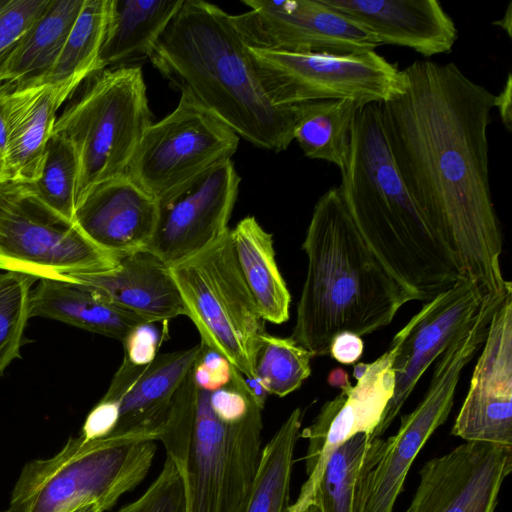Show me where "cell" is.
I'll return each mask as SVG.
<instances>
[{
  "instance_id": "6da1fadb",
  "label": "cell",
  "mask_w": 512,
  "mask_h": 512,
  "mask_svg": "<svg viewBox=\"0 0 512 512\" xmlns=\"http://www.w3.org/2000/svg\"><path fill=\"white\" fill-rule=\"evenodd\" d=\"M404 93L380 103L385 139L409 195L482 293L499 294L503 237L489 180L495 95L452 63L416 60Z\"/></svg>"
},
{
  "instance_id": "7a4b0ae2",
  "label": "cell",
  "mask_w": 512,
  "mask_h": 512,
  "mask_svg": "<svg viewBox=\"0 0 512 512\" xmlns=\"http://www.w3.org/2000/svg\"><path fill=\"white\" fill-rule=\"evenodd\" d=\"M150 59L180 93L256 147L281 152L293 139L296 105L266 93L231 15L202 0H183Z\"/></svg>"
},
{
  "instance_id": "3957f363",
  "label": "cell",
  "mask_w": 512,
  "mask_h": 512,
  "mask_svg": "<svg viewBox=\"0 0 512 512\" xmlns=\"http://www.w3.org/2000/svg\"><path fill=\"white\" fill-rule=\"evenodd\" d=\"M302 249L306 279L291 338L313 356L329 354L342 332L364 336L387 326L417 295L369 247L338 186L316 202Z\"/></svg>"
},
{
  "instance_id": "277c9868",
  "label": "cell",
  "mask_w": 512,
  "mask_h": 512,
  "mask_svg": "<svg viewBox=\"0 0 512 512\" xmlns=\"http://www.w3.org/2000/svg\"><path fill=\"white\" fill-rule=\"evenodd\" d=\"M379 104L356 111L338 189L369 247L418 300L428 302L464 276L397 172Z\"/></svg>"
},
{
  "instance_id": "5b68a950",
  "label": "cell",
  "mask_w": 512,
  "mask_h": 512,
  "mask_svg": "<svg viewBox=\"0 0 512 512\" xmlns=\"http://www.w3.org/2000/svg\"><path fill=\"white\" fill-rule=\"evenodd\" d=\"M64 104L51 133L74 151L76 206L97 184L125 173L153 121L139 66L90 75Z\"/></svg>"
},
{
  "instance_id": "8992f818",
  "label": "cell",
  "mask_w": 512,
  "mask_h": 512,
  "mask_svg": "<svg viewBox=\"0 0 512 512\" xmlns=\"http://www.w3.org/2000/svg\"><path fill=\"white\" fill-rule=\"evenodd\" d=\"M156 451L155 441L70 438L54 456L25 464L8 509L70 512L98 503L103 511L109 510L144 480Z\"/></svg>"
},
{
  "instance_id": "52a82bcc",
  "label": "cell",
  "mask_w": 512,
  "mask_h": 512,
  "mask_svg": "<svg viewBox=\"0 0 512 512\" xmlns=\"http://www.w3.org/2000/svg\"><path fill=\"white\" fill-rule=\"evenodd\" d=\"M169 269L201 342L256 380L255 357L265 320L239 272L230 230Z\"/></svg>"
},
{
  "instance_id": "ba28073f",
  "label": "cell",
  "mask_w": 512,
  "mask_h": 512,
  "mask_svg": "<svg viewBox=\"0 0 512 512\" xmlns=\"http://www.w3.org/2000/svg\"><path fill=\"white\" fill-rule=\"evenodd\" d=\"M491 312L481 309L435 360L429 387L415 409L401 417L397 432L371 439L360 482V512H393L418 453L448 418L464 367L481 349Z\"/></svg>"
},
{
  "instance_id": "9c48e42d",
  "label": "cell",
  "mask_w": 512,
  "mask_h": 512,
  "mask_svg": "<svg viewBox=\"0 0 512 512\" xmlns=\"http://www.w3.org/2000/svg\"><path fill=\"white\" fill-rule=\"evenodd\" d=\"M197 388L187 447L173 461L184 482L186 512H243L262 454V409L254 403L235 424L219 420Z\"/></svg>"
},
{
  "instance_id": "30bf717a",
  "label": "cell",
  "mask_w": 512,
  "mask_h": 512,
  "mask_svg": "<svg viewBox=\"0 0 512 512\" xmlns=\"http://www.w3.org/2000/svg\"><path fill=\"white\" fill-rule=\"evenodd\" d=\"M120 259L43 204L28 183L0 181V270L65 281L111 270Z\"/></svg>"
},
{
  "instance_id": "8fae6325",
  "label": "cell",
  "mask_w": 512,
  "mask_h": 512,
  "mask_svg": "<svg viewBox=\"0 0 512 512\" xmlns=\"http://www.w3.org/2000/svg\"><path fill=\"white\" fill-rule=\"evenodd\" d=\"M258 77L273 103L289 106L316 100L384 103L404 93L402 70L368 51L333 55L248 46Z\"/></svg>"
},
{
  "instance_id": "7c38bea8",
  "label": "cell",
  "mask_w": 512,
  "mask_h": 512,
  "mask_svg": "<svg viewBox=\"0 0 512 512\" xmlns=\"http://www.w3.org/2000/svg\"><path fill=\"white\" fill-rule=\"evenodd\" d=\"M239 136L185 93L145 131L125 173L157 201L231 159Z\"/></svg>"
},
{
  "instance_id": "4fadbf2b",
  "label": "cell",
  "mask_w": 512,
  "mask_h": 512,
  "mask_svg": "<svg viewBox=\"0 0 512 512\" xmlns=\"http://www.w3.org/2000/svg\"><path fill=\"white\" fill-rule=\"evenodd\" d=\"M250 10L231 15L248 46L333 55L374 51L377 38L321 0H244Z\"/></svg>"
},
{
  "instance_id": "5bb4252c",
  "label": "cell",
  "mask_w": 512,
  "mask_h": 512,
  "mask_svg": "<svg viewBox=\"0 0 512 512\" xmlns=\"http://www.w3.org/2000/svg\"><path fill=\"white\" fill-rule=\"evenodd\" d=\"M396 344L370 363H357L353 369L356 384L340 390L326 402L313 423L300 432L308 440L305 456L307 481L296 502L287 512H303L309 505L331 455L357 434L371 436L394 393L393 361Z\"/></svg>"
},
{
  "instance_id": "9a60e30c",
  "label": "cell",
  "mask_w": 512,
  "mask_h": 512,
  "mask_svg": "<svg viewBox=\"0 0 512 512\" xmlns=\"http://www.w3.org/2000/svg\"><path fill=\"white\" fill-rule=\"evenodd\" d=\"M239 184L228 159L159 200L157 225L145 249L171 266L217 241L230 230Z\"/></svg>"
},
{
  "instance_id": "2e32d148",
  "label": "cell",
  "mask_w": 512,
  "mask_h": 512,
  "mask_svg": "<svg viewBox=\"0 0 512 512\" xmlns=\"http://www.w3.org/2000/svg\"><path fill=\"white\" fill-rule=\"evenodd\" d=\"M483 297L474 279L462 277L455 285L426 302L394 336V393L371 439L381 437L391 426L427 368L474 320Z\"/></svg>"
},
{
  "instance_id": "e0dca14e",
  "label": "cell",
  "mask_w": 512,
  "mask_h": 512,
  "mask_svg": "<svg viewBox=\"0 0 512 512\" xmlns=\"http://www.w3.org/2000/svg\"><path fill=\"white\" fill-rule=\"evenodd\" d=\"M512 470V446L465 442L421 468L406 512H494Z\"/></svg>"
},
{
  "instance_id": "ac0fdd59",
  "label": "cell",
  "mask_w": 512,
  "mask_h": 512,
  "mask_svg": "<svg viewBox=\"0 0 512 512\" xmlns=\"http://www.w3.org/2000/svg\"><path fill=\"white\" fill-rule=\"evenodd\" d=\"M451 433L466 442L512 446V291L492 315Z\"/></svg>"
},
{
  "instance_id": "d6986e66",
  "label": "cell",
  "mask_w": 512,
  "mask_h": 512,
  "mask_svg": "<svg viewBox=\"0 0 512 512\" xmlns=\"http://www.w3.org/2000/svg\"><path fill=\"white\" fill-rule=\"evenodd\" d=\"M158 216V201L123 173L83 197L75 206L74 224L97 247L123 257L148 246Z\"/></svg>"
},
{
  "instance_id": "ffe728a7",
  "label": "cell",
  "mask_w": 512,
  "mask_h": 512,
  "mask_svg": "<svg viewBox=\"0 0 512 512\" xmlns=\"http://www.w3.org/2000/svg\"><path fill=\"white\" fill-rule=\"evenodd\" d=\"M373 34L380 44L424 57L447 53L458 39L453 19L437 0H321Z\"/></svg>"
},
{
  "instance_id": "44dd1931",
  "label": "cell",
  "mask_w": 512,
  "mask_h": 512,
  "mask_svg": "<svg viewBox=\"0 0 512 512\" xmlns=\"http://www.w3.org/2000/svg\"><path fill=\"white\" fill-rule=\"evenodd\" d=\"M82 82L80 79L42 82L8 93L1 181L31 183L39 177L58 110Z\"/></svg>"
},
{
  "instance_id": "7402d4cb",
  "label": "cell",
  "mask_w": 512,
  "mask_h": 512,
  "mask_svg": "<svg viewBox=\"0 0 512 512\" xmlns=\"http://www.w3.org/2000/svg\"><path fill=\"white\" fill-rule=\"evenodd\" d=\"M65 281L89 288L148 323L186 316L169 266L146 249L121 257L111 270L71 274Z\"/></svg>"
},
{
  "instance_id": "603a6c76",
  "label": "cell",
  "mask_w": 512,
  "mask_h": 512,
  "mask_svg": "<svg viewBox=\"0 0 512 512\" xmlns=\"http://www.w3.org/2000/svg\"><path fill=\"white\" fill-rule=\"evenodd\" d=\"M200 343L187 349L158 354L141 366L120 398L119 420L108 436L118 442L156 441L168 416L172 399L193 366Z\"/></svg>"
},
{
  "instance_id": "cb8c5ba5",
  "label": "cell",
  "mask_w": 512,
  "mask_h": 512,
  "mask_svg": "<svg viewBox=\"0 0 512 512\" xmlns=\"http://www.w3.org/2000/svg\"><path fill=\"white\" fill-rule=\"evenodd\" d=\"M28 309L29 318L55 319L121 343L136 326L148 323L83 285L54 279H40L30 291Z\"/></svg>"
},
{
  "instance_id": "d4e9b609",
  "label": "cell",
  "mask_w": 512,
  "mask_h": 512,
  "mask_svg": "<svg viewBox=\"0 0 512 512\" xmlns=\"http://www.w3.org/2000/svg\"><path fill=\"white\" fill-rule=\"evenodd\" d=\"M183 0H109L99 72L150 58Z\"/></svg>"
},
{
  "instance_id": "484cf974",
  "label": "cell",
  "mask_w": 512,
  "mask_h": 512,
  "mask_svg": "<svg viewBox=\"0 0 512 512\" xmlns=\"http://www.w3.org/2000/svg\"><path fill=\"white\" fill-rule=\"evenodd\" d=\"M230 239L239 272L263 319L286 322L291 295L276 262L272 234L247 216L230 229Z\"/></svg>"
},
{
  "instance_id": "4316f807",
  "label": "cell",
  "mask_w": 512,
  "mask_h": 512,
  "mask_svg": "<svg viewBox=\"0 0 512 512\" xmlns=\"http://www.w3.org/2000/svg\"><path fill=\"white\" fill-rule=\"evenodd\" d=\"M84 0H50L22 38L1 82L12 89L46 82L82 8Z\"/></svg>"
},
{
  "instance_id": "83f0119b",
  "label": "cell",
  "mask_w": 512,
  "mask_h": 512,
  "mask_svg": "<svg viewBox=\"0 0 512 512\" xmlns=\"http://www.w3.org/2000/svg\"><path fill=\"white\" fill-rule=\"evenodd\" d=\"M293 130L304 155L341 169L346 162L350 133L357 109L352 100H316L297 104Z\"/></svg>"
},
{
  "instance_id": "f1b7e54d",
  "label": "cell",
  "mask_w": 512,
  "mask_h": 512,
  "mask_svg": "<svg viewBox=\"0 0 512 512\" xmlns=\"http://www.w3.org/2000/svg\"><path fill=\"white\" fill-rule=\"evenodd\" d=\"M302 410L294 409L262 449L254 484L243 512H287L294 450Z\"/></svg>"
},
{
  "instance_id": "f546056e",
  "label": "cell",
  "mask_w": 512,
  "mask_h": 512,
  "mask_svg": "<svg viewBox=\"0 0 512 512\" xmlns=\"http://www.w3.org/2000/svg\"><path fill=\"white\" fill-rule=\"evenodd\" d=\"M370 443V435L360 433L331 455L311 499L320 512H360V482Z\"/></svg>"
},
{
  "instance_id": "4dcf8cb0",
  "label": "cell",
  "mask_w": 512,
  "mask_h": 512,
  "mask_svg": "<svg viewBox=\"0 0 512 512\" xmlns=\"http://www.w3.org/2000/svg\"><path fill=\"white\" fill-rule=\"evenodd\" d=\"M109 0H84L61 54L46 82L84 81L99 72L98 56L103 41Z\"/></svg>"
},
{
  "instance_id": "1f68e13d",
  "label": "cell",
  "mask_w": 512,
  "mask_h": 512,
  "mask_svg": "<svg viewBox=\"0 0 512 512\" xmlns=\"http://www.w3.org/2000/svg\"><path fill=\"white\" fill-rule=\"evenodd\" d=\"M313 355L291 337L261 336L254 371L268 394L284 397L297 390L311 374Z\"/></svg>"
},
{
  "instance_id": "d6a6232c",
  "label": "cell",
  "mask_w": 512,
  "mask_h": 512,
  "mask_svg": "<svg viewBox=\"0 0 512 512\" xmlns=\"http://www.w3.org/2000/svg\"><path fill=\"white\" fill-rule=\"evenodd\" d=\"M77 163L71 145L50 134L39 177L28 183L35 196L51 210L74 223Z\"/></svg>"
},
{
  "instance_id": "836d02e7",
  "label": "cell",
  "mask_w": 512,
  "mask_h": 512,
  "mask_svg": "<svg viewBox=\"0 0 512 512\" xmlns=\"http://www.w3.org/2000/svg\"><path fill=\"white\" fill-rule=\"evenodd\" d=\"M38 279L16 272L0 273V376L20 357V347L29 319V295Z\"/></svg>"
},
{
  "instance_id": "e575fe53",
  "label": "cell",
  "mask_w": 512,
  "mask_h": 512,
  "mask_svg": "<svg viewBox=\"0 0 512 512\" xmlns=\"http://www.w3.org/2000/svg\"><path fill=\"white\" fill-rule=\"evenodd\" d=\"M50 0H0V83L22 38Z\"/></svg>"
},
{
  "instance_id": "d590c367",
  "label": "cell",
  "mask_w": 512,
  "mask_h": 512,
  "mask_svg": "<svg viewBox=\"0 0 512 512\" xmlns=\"http://www.w3.org/2000/svg\"><path fill=\"white\" fill-rule=\"evenodd\" d=\"M116 512H186L184 482L179 468L166 457L148 489Z\"/></svg>"
},
{
  "instance_id": "8d00e7d4",
  "label": "cell",
  "mask_w": 512,
  "mask_h": 512,
  "mask_svg": "<svg viewBox=\"0 0 512 512\" xmlns=\"http://www.w3.org/2000/svg\"><path fill=\"white\" fill-rule=\"evenodd\" d=\"M233 370L225 357L200 342V351L191 368L198 389L213 392L226 386L231 381Z\"/></svg>"
},
{
  "instance_id": "74e56055",
  "label": "cell",
  "mask_w": 512,
  "mask_h": 512,
  "mask_svg": "<svg viewBox=\"0 0 512 512\" xmlns=\"http://www.w3.org/2000/svg\"><path fill=\"white\" fill-rule=\"evenodd\" d=\"M154 324L144 323L136 326L122 342L124 357L132 364L147 365L158 355L161 340Z\"/></svg>"
},
{
  "instance_id": "f35d334b",
  "label": "cell",
  "mask_w": 512,
  "mask_h": 512,
  "mask_svg": "<svg viewBox=\"0 0 512 512\" xmlns=\"http://www.w3.org/2000/svg\"><path fill=\"white\" fill-rule=\"evenodd\" d=\"M119 414L120 403L102 397L87 415L80 436L86 441L108 437L117 426Z\"/></svg>"
},
{
  "instance_id": "ab89813d",
  "label": "cell",
  "mask_w": 512,
  "mask_h": 512,
  "mask_svg": "<svg viewBox=\"0 0 512 512\" xmlns=\"http://www.w3.org/2000/svg\"><path fill=\"white\" fill-rule=\"evenodd\" d=\"M363 348L360 336L352 332H342L333 338L329 354L339 363L350 365L360 359Z\"/></svg>"
},
{
  "instance_id": "60d3db41",
  "label": "cell",
  "mask_w": 512,
  "mask_h": 512,
  "mask_svg": "<svg viewBox=\"0 0 512 512\" xmlns=\"http://www.w3.org/2000/svg\"><path fill=\"white\" fill-rule=\"evenodd\" d=\"M511 83V74L509 73L502 91L495 95V107L498 109L507 130L511 128Z\"/></svg>"
},
{
  "instance_id": "b9f144b4",
  "label": "cell",
  "mask_w": 512,
  "mask_h": 512,
  "mask_svg": "<svg viewBox=\"0 0 512 512\" xmlns=\"http://www.w3.org/2000/svg\"><path fill=\"white\" fill-rule=\"evenodd\" d=\"M12 88L6 83H0V153L3 156L5 149V102Z\"/></svg>"
},
{
  "instance_id": "7bdbcfd3",
  "label": "cell",
  "mask_w": 512,
  "mask_h": 512,
  "mask_svg": "<svg viewBox=\"0 0 512 512\" xmlns=\"http://www.w3.org/2000/svg\"><path fill=\"white\" fill-rule=\"evenodd\" d=\"M330 386L340 390L351 384L348 373L342 368H335L330 371L327 377Z\"/></svg>"
},
{
  "instance_id": "ee69618b",
  "label": "cell",
  "mask_w": 512,
  "mask_h": 512,
  "mask_svg": "<svg viewBox=\"0 0 512 512\" xmlns=\"http://www.w3.org/2000/svg\"><path fill=\"white\" fill-rule=\"evenodd\" d=\"M70 512H104L98 503H89L80 506Z\"/></svg>"
},
{
  "instance_id": "f6af8a7d",
  "label": "cell",
  "mask_w": 512,
  "mask_h": 512,
  "mask_svg": "<svg viewBox=\"0 0 512 512\" xmlns=\"http://www.w3.org/2000/svg\"><path fill=\"white\" fill-rule=\"evenodd\" d=\"M303 512H320V510L316 505L311 504Z\"/></svg>"
},
{
  "instance_id": "bcb514c9",
  "label": "cell",
  "mask_w": 512,
  "mask_h": 512,
  "mask_svg": "<svg viewBox=\"0 0 512 512\" xmlns=\"http://www.w3.org/2000/svg\"><path fill=\"white\" fill-rule=\"evenodd\" d=\"M3 170H4V161H3V156L0 153V181L2 179Z\"/></svg>"
},
{
  "instance_id": "7dc6e473",
  "label": "cell",
  "mask_w": 512,
  "mask_h": 512,
  "mask_svg": "<svg viewBox=\"0 0 512 512\" xmlns=\"http://www.w3.org/2000/svg\"><path fill=\"white\" fill-rule=\"evenodd\" d=\"M3 512H11V510H10V509H7V510H5V511H3Z\"/></svg>"
}]
</instances>
